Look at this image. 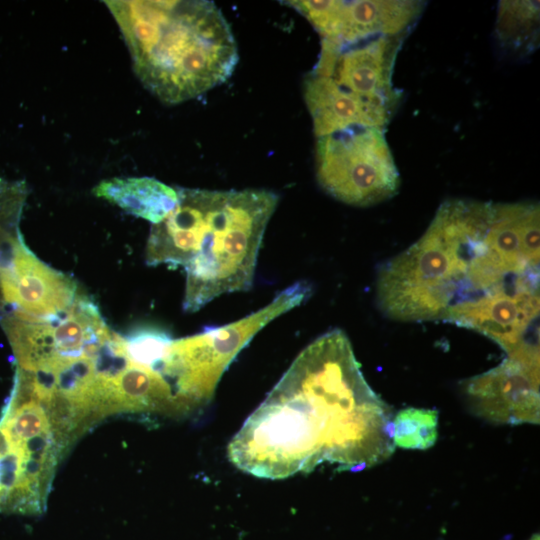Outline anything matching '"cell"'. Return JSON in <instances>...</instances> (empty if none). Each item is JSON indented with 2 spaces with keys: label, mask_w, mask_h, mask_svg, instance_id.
I'll return each instance as SVG.
<instances>
[{
  "label": "cell",
  "mask_w": 540,
  "mask_h": 540,
  "mask_svg": "<svg viewBox=\"0 0 540 540\" xmlns=\"http://www.w3.org/2000/svg\"><path fill=\"white\" fill-rule=\"evenodd\" d=\"M322 39L354 42L374 36H407L425 3L415 0L286 1Z\"/></svg>",
  "instance_id": "9c48e42d"
},
{
  "label": "cell",
  "mask_w": 540,
  "mask_h": 540,
  "mask_svg": "<svg viewBox=\"0 0 540 540\" xmlns=\"http://www.w3.org/2000/svg\"><path fill=\"white\" fill-rule=\"evenodd\" d=\"M391 411L366 382L347 335L305 347L230 441L240 470L283 479L326 461L360 471L394 451Z\"/></svg>",
  "instance_id": "6da1fadb"
},
{
  "label": "cell",
  "mask_w": 540,
  "mask_h": 540,
  "mask_svg": "<svg viewBox=\"0 0 540 540\" xmlns=\"http://www.w3.org/2000/svg\"><path fill=\"white\" fill-rule=\"evenodd\" d=\"M38 504L28 461L0 430V512L33 515Z\"/></svg>",
  "instance_id": "5bb4252c"
},
{
  "label": "cell",
  "mask_w": 540,
  "mask_h": 540,
  "mask_svg": "<svg viewBox=\"0 0 540 540\" xmlns=\"http://www.w3.org/2000/svg\"><path fill=\"white\" fill-rule=\"evenodd\" d=\"M539 6L531 1H502L496 33L502 45L517 51L535 47L538 37Z\"/></svg>",
  "instance_id": "9a60e30c"
},
{
  "label": "cell",
  "mask_w": 540,
  "mask_h": 540,
  "mask_svg": "<svg viewBox=\"0 0 540 540\" xmlns=\"http://www.w3.org/2000/svg\"><path fill=\"white\" fill-rule=\"evenodd\" d=\"M142 85L160 101L192 100L224 83L238 63L231 28L211 1L109 0Z\"/></svg>",
  "instance_id": "277c9868"
},
{
  "label": "cell",
  "mask_w": 540,
  "mask_h": 540,
  "mask_svg": "<svg viewBox=\"0 0 540 540\" xmlns=\"http://www.w3.org/2000/svg\"><path fill=\"white\" fill-rule=\"evenodd\" d=\"M469 406L503 424L539 423V359L507 356L498 366L464 382Z\"/></svg>",
  "instance_id": "8fae6325"
},
{
  "label": "cell",
  "mask_w": 540,
  "mask_h": 540,
  "mask_svg": "<svg viewBox=\"0 0 540 540\" xmlns=\"http://www.w3.org/2000/svg\"><path fill=\"white\" fill-rule=\"evenodd\" d=\"M173 339L155 328H140L123 336L125 352L132 363L159 373Z\"/></svg>",
  "instance_id": "e0dca14e"
},
{
  "label": "cell",
  "mask_w": 540,
  "mask_h": 540,
  "mask_svg": "<svg viewBox=\"0 0 540 540\" xmlns=\"http://www.w3.org/2000/svg\"><path fill=\"white\" fill-rule=\"evenodd\" d=\"M310 292L307 282H295L266 306L242 319L173 339L160 373L170 385L183 415L208 404L238 353L267 324L299 306Z\"/></svg>",
  "instance_id": "5b68a950"
},
{
  "label": "cell",
  "mask_w": 540,
  "mask_h": 540,
  "mask_svg": "<svg viewBox=\"0 0 540 540\" xmlns=\"http://www.w3.org/2000/svg\"><path fill=\"white\" fill-rule=\"evenodd\" d=\"M177 190L175 208L151 226L146 263L184 269L182 306L194 313L221 295L251 289L279 197L266 189Z\"/></svg>",
  "instance_id": "3957f363"
},
{
  "label": "cell",
  "mask_w": 540,
  "mask_h": 540,
  "mask_svg": "<svg viewBox=\"0 0 540 540\" xmlns=\"http://www.w3.org/2000/svg\"><path fill=\"white\" fill-rule=\"evenodd\" d=\"M27 197L25 181L0 177V249L22 236L19 225Z\"/></svg>",
  "instance_id": "ac0fdd59"
},
{
  "label": "cell",
  "mask_w": 540,
  "mask_h": 540,
  "mask_svg": "<svg viewBox=\"0 0 540 540\" xmlns=\"http://www.w3.org/2000/svg\"><path fill=\"white\" fill-rule=\"evenodd\" d=\"M394 446L426 450L438 437V412L431 409L405 408L392 421Z\"/></svg>",
  "instance_id": "2e32d148"
},
{
  "label": "cell",
  "mask_w": 540,
  "mask_h": 540,
  "mask_svg": "<svg viewBox=\"0 0 540 540\" xmlns=\"http://www.w3.org/2000/svg\"><path fill=\"white\" fill-rule=\"evenodd\" d=\"M492 204L444 201L424 234L380 267L376 297L387 317L446 322L457 310L510 286L514 268L488 233Z\"/></svg>",
  "instance_id": "7a4b0ae2"
},
{
  "label": "cell",
  "mask_w": 540,
  "mask_h": 540,
  "mask_svg": "<svg viewBox=\"0 0 540 540\" xmlns=\"http://www.w3.org/2000/svg\"><path fill=\"white\" fill-rule=\"evenodd\" d=\"M16 367L34 372L55 371L97 351L113 332L98 306L79 294L64 312L32 317L12 311L2 318Z\"/></svg>",
  "instance_id": "52a82bcc"
},
{
  "label": "cell",
  "mask_w": 540,
  "mask_h": 540,
  "mask_svg": "<svg viewBox=\"0 0 540 540\" xmlns=\"http://www.w3.org/2000/svg\"><path fill=\"white\" fill-rule=\"evenodd\" d=\"M404 37L380 35L346 43L322 39L311 72L330 77L363 100L396 111L401 92L394 88L392 77Z\"/></svg>",
  "instance_id": "ba28073f"
},
{
  "label": "cell",
  "mask_w": 540,
  "mask_h": 540,
  "mask_svg": "<svg viewBox=\"0 0 540 540\" xmlns=\"http://www.w3.org/2000/svg\"><path fill=\"white\" fill-rule=\"evenodd\" d=\"M530 540H539L538 534L534 535Z\"/></svg>",
  "instance_id": "d6986e66"
},
{
  "label": "cell",
  "mask_w": 540,
  "mask_h": 540,
  "mask_svg": "<svg viewBox=\"0 0 540 540\" xmlns=\"http://www.w3.org/2000/svg\"><path fill=\"white\" fill-rule=\"evenodd\" d=\"M96 197L153 224L164 220L178 203V190L152 177H121L99 182Z\"/></svg>",
  "instance_id": "4fadbf2b"
},
{
  "label": "cell",
  "mask_w": 540,
  "mask_h": 540,
  "mask_svg": "<svg viewBox=\"0 0 540 540\" xmlns=\"http://www.w3.org/2000/svg\"><path fill=\"white\" fill-rule=\"evenodd\" d=\"M316 176L335 199L370 206L393 197L400 177L384 129L356 126L317 138Z\"/></svg>",
  "instance_id": "8992f818"
},
{
  "label": "cell",
  "mask_w": 540,
  "mask_h": 540,
  "mask_svg": "<svg viewBox=\"0 0 540 540\" xmlns=\"http://www.w3.org/2000/svg\"><path fill=\"white\" fill-rule=\"evenodd\" d=\"M303 96L317 138L356 126L384 129L395 113L351 94L330 77L313 72L304 79Z\"/></svg>",
  "instance_id": "7c38bea8"
},
{
  "label": "cell",
  "mask_w": 540,
  "mask_h": 540,
  "mask_svg": "<svg viewBox=\"0 0 540 540\" xmlns=\"http://www.w3.org/2000/svg\"><path fill=\"white\" fill-rule=\"evenodd\" d=\"M78 295L76 281L39 259L22 236L0 250V305L49 317L67 310Z\"/></svg>",
  "instance_id": "30bf717a"
}]
</instances>
